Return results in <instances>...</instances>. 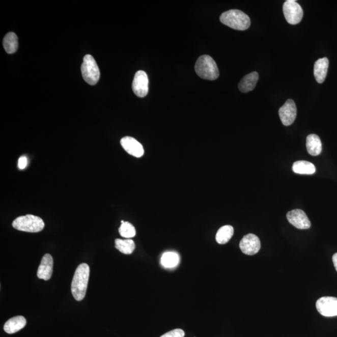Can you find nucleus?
Returning <instances> with one entry per match:
<instances>
[{
    "instance_id": "obj_1",
    "label": "nucleus",
    "mask_w": 337,
    "mask_h": 337,
    "mask_svg": "<svg viewBox=\"0 0 337 337\" xmlns=\"http://www.w3.org/2000/svg\"><path fill=\"white\" fill-rule=\"evenodd\" d=\"M90 273V267L82 263L77 267L71 283V293L77 301L84 299L88 288Z\"/></svg>"
},
{
    "instance_id": "obj_2",
    "label": "nucleus",
    "mask_w": 337,
    "mask_h": 337,
    "mask_svg": "<svg viewBox=\"0 0 337 337\" xmlns=\"http://www.w3.org/2000/svg\"><path fill=\"white\" fill-rule=\"evenodd\" d=\"M220 20L225 25L240 31L246 30L250 26V18L239 10H231L223 13Z\"/></svg>"
},
{
    "instance_id": "obj_3",
    "label": "nucleus",
    "mask_w": 337,
    "mask_h": 337,
    "mask_svg": "<svg viewBox=\"0 0 337 337\" xmlns=\"http://www.w3.org/2000/svg\"><path fill=\"white\" fill-rule=\"evenodd\" d=\"M195 71L198 75L204 79L213 81L219 76L216 63L209 55H203L199 58L195 63Z\"/></svg>"
},
{
    "instance_id": "obj_4",
    "label": "nucleus",
    "mask_w": 337,
    "mask_h": 337,
    "mask_svg": "<svg viewBox=\"0 0 337 337\" xmlns=\"http://www.w3.org/2000/svg\"><path fill=\"white\" fill-rule=\"evenodd\" d=\"M12 226L16 230L35 233L42 231L45 228V223L40 217L27 214L16 218Z\"/></svg>"
},
{
    "instance_id": "obj_5",
    "label": "nucleus",
    "mask_w": 337,
    "mask_h": 337,
    "mask_svg": "<svg viewBox=\"0 0 337 337\" xmlns=\"http://www.w3.org/2000/svg\"><path fill=\"white\" fill-rule=\"evenodd\" d=\"M82 78L87 83L95 85L100 78V71L97 63L90 54L86 55L81 65Z\"/></svg>"
},
{
    "instance_id": "obj_6",
    "label": "nucleus",
    "mask_w": 337,
    "mask_h": 337,
    "mask_svg": "<svg viewBox=\"0 0 337 337\" xmlns=\"http://www.w3.org/2000/svg\"><path fill=\"white\" fill-rule=\"evenodd\" d=\"M283 12L289 24H297L302 20L303 12L300 5L294 0H287L283 5Z\"/></svg>"
},
{
    "instance_id": "obj_7",
    "label": "nucleus",
    "mask_w": 337,
    "mask_h": 337,
    "mask_svg": "<svg viewBox=\"0 0 337 337\" xmlns=\"http://www.w3.org/2000/svg\"><path fill=\"white\" fill-rule=\"evenodd\" d=\"M316 308L322 316L327 317L337 316V298L323 297L316 302Z\"/></svg>"
},
{
    "instance_id": "obj_8",
    "label": "nucleus",
    "mask_w": 337,
    "mask_h": 337,
    "mask_svg": "<svg viewBox=\"0 0 337 337\" xmlns=\"http://www.w3.org/2000/svg\"><path fill=\"white\" fill-rule=\"evenodd\" d=\"M132 91L138 97L144 98L149 91V79L147 74L143 71H138L135 74L132 85Z\"/></svg>"
},
{
    "instance_id": "obj_9",
    "label": "nucleus",
    "mask_w": 337,
    "mask_h": 337,
    "mask_svg": "<svg viewBox=\"0 0 337 337\" xmlns=\"http://www.w3.org/2000/svg\"><path fill=\"white\" fill-rule=\"evenodd\" d=\"M239 247L244 254L248 256L255 255L261 248V241L256 235L248 234L240 240Z\"/></svg>"
},
{
    "instance_id": "obj_10",
    "label": "nucleus",
    "mask_w": 337,
    "mask_h": 337,
    "mask_svg": "<svg viewBox=\"0 0 337 337\" xmlns=\"http://www.w3.org/2000/svg\"><path fill=\"white\" fill-rule=\"evenodd\" d=\"M278 115L284 126L291 125L297 117V107L295 102L292 99H288L279 109Z\"/></svg>"
},
{
    "instance_id": "obj_11",
    "label": "nucleus",
    "mask_w": 337,
    "mask_h": 337,
    "mask_svg": "<svg viewBox=\"0 0 337 337\" xmlns=\"http://www.w3.org/2000/svg\"><path fill=\"white\" fill-rule=\"evenodd\" d=\"M287 219L289 223L298 229H308L311 227V221L302 210L294 209L289 212Z\"/></svg>"
},
{
    "instance_id": "obj_12",
    "label": "nucleus",
    "mask_w": 337,
    "mask_h": 337,
    "mask_svg": "<svg viewBox=\"0 0 337 337\" xmlns=\"http://www.w3.org/2000/svg\"><path fill=\"white\" fill-rule=\"evenodd\" d=\"M121 145L124 150L132 156L141 157L145 153V150H144L142 144L138 142L134 137H124L121 140Z\"/></svg>"
},
{
    "instance_id": "obj_13",
    "label": "nucleus",
    "mask_w": 337,
    "mask_h": 337,
    "mask_svg": "<svg viewBox=\"0 0 337 337\" xmlns=\"http://www.w3.org/2000/svg\"><path fill=\"white\" fill-rule=\"evenodd\" d=\"M53 268V259L50 254H46L41 259L38 267L37 276L40 279L49 280L51 278Z\"/></svg>"
},
{
    "instance_id": "obj_14",
    "label": "nucleus",
    "mask_w": 337,
    "mask_h": 337,
    "mask_svg": "<svg viewBox=\"0 0 337 337\" xmlns=\"http://www.w3.org/2000/svg\"><path fill=\"white\" fill-rule=\"evenodd\" d=\"M328 66H329V61L327 58L318 60L315 63L314 76L319 83L321 84L324 82L326 76H327Z\"/></svg>"
},
{
    "instance_id": "obj_15",
    "label": "nucleus",
    "mask_w": 337,
    "mask_h": 337,
    "mask_svg": "<svg viewBox=\"0 0 337 337\" xmlns=\"http://www.w3.org/2000/svg\"><path fill=\"white\" fill-rule=\"evenodd\" d=\"M26 320L23 316H16L12 318L5 323L4 330L8 334H13L17 332L25 327Z\"/></svg>"
},
{
    "instance_id": "obj_16",
    "label": "nucleus",
    "mask_w": 337,
    "mask_h": 337,
    "mask_svg": "<svg viewBox=\"0 0 337 337\" xmlns=\"http://www.w3.org/2000/svg\"><path fill=\"white\" fill-rule=\"evenodd\" d=\"M259 80V74L258 72H252L247 74L240 81L238 85L239 89L242 93H248L255 88L257 82Z\"/></svg>"
},
{
    "instance_id": "obj_17",
    "label": "nucleus",
    "mask_w": 337,
    "mask_h": 337,
    "mask_svg": "<svg viewBox=\"0 0 337 337\" xmlns=\"http://www.w3.org/2000/svg\"><path fill=\"white\" fill-rule=\"evenodd\" d=\"M306 147L311 155L314 156L319 155L322 150L321 140L316 134L308 135L306 137Z\"/></svg>"
},
{
    "instance_id": "obj_18",
    "label": "nucleus",
    "mask_w": 337,
    "mask_h": 337,
    "mask_svg": "<svg viewBox=\"0 0 337 337\" xmlns=\"http://www.w3.org/2000/svg\"><path fill=\"white\" fill-rule=\"evenodd\" d=\"M292 170L295 173L300 175H313L316 168L312 163L306 161L295 162L292 165Z\"/></svg>"
},
{
    "instance_id": "obj_19",
    "label": "nucleus",
    "mask_w": 337,
    "mask_h": 337,
    "mask_svg": "<svg viewBox=\"0 0 337 337\" xmlns=\"http://www.w3.org/2000/svg\"><path fill=\"white\" fill-rule=\"evenodd\" d=\"M234 230L233 226L227 225L222 226L218 230L215 239L218 244H225L233 236Z\"/></svg>"
},
{
    "instance_id": "obj_20",
    "label": "nucleus",
    "mask_w": 337,
    "mask_h": 337,
    "mask_svg": "<svg viewBox=\"0 0 337 337\" xmlns=\"http://www.w3.org/2000/svg\"><path fill=\"white\" fill-rule=\"evenodd\" d=\"M4 46L8 54H13L17 51L18 47V37L15 33L10 32L5 36Z\"/></svg>"
},
{
    "instance_id": "obj_21",
    "label": "nucleus",
    "mask_w": 337,
    "mask_h": 337,
    "mask_svg": "<svg viewBox=\"0 0 337 337\" xmlns=\"http://www.w3.org/2000/svg\"><path fill=\"white\" fill-rule=\"evenodd\" d=\"M115 247L121 253L129 255L134 252L136 245L132 239H117L115 240Z\"/></svg>"
},
{
    "instance_id": "obj_22",
    "label": "nucleus",
    "mask_w": 337,
    "mask_h": 337,
    "mask_svg": "<svg viewBox=\"0 0 337 337\" xmlns=\"http://www.w3.org/2000/svg\"><path fill=\"white\" fill-rule=\"evenodd\" d=\"M179 262V256L174 252H167L163 254L161 258V264L165 268H173L178 266Z\"/></svg>"
},
{
    "instance_id": "obj_23",
    "label": "nucleus",
    "mask_w": 337,
    "mask_h": 337,
    "mask_svg": "<svg viewBox=\"0 0 337 337\" xmlns=\"http://www.w3.org/2000/svg\"><path fill=\"white\" fill-rule=\"evenodd\" d=\"M119 233L121 237L127 239L132 238L136 236V229L134 226L131 223L125 222L124 220H121V225L119 228Z\"/></svg>"
},
{
    "instance_id": "obj_24",
    "label": "nucleus",
    "mask_w": 337,
    "mask_h": 337,
    "mask_svg": "<svg viewBox=\"0 0 337 337\" xmlns=\"http://www.w3.org/2000/svg\"><path fill=\"white\" fill-rule=\"evenodd\" d=\"M185 333L183 330L180 328L173 330L168 332L164 334L161 337H184Z\"/></svg>"
},
{
    "instance_id": "obj_25",
    "label": "nucleus",
    "mask_w": 337,
    "mask_h": 337,
    "mask_svg": "<svg viewBox=\"0 0 337 337\" xmlns=\"http://www.w3.org/2000/svg\"><path fill=\"white\" fill-rule=\"evenodd\" d=\"M27 164V158L26 156H23L20 157L18 160V167L20 170H24L26 167Z\"/></svg>"
},
{
    "instance_id": "obj_26",
    "label": "nucleus",
    "mask_w": 337,
    "mask_h": 337,
    "mask_svg": "<svg viewBox=\"0 0 337 337\" xmlns=\"http://www.w3.org/2000/svg\"><path fill=\"white\" fill-rule=\"evenodd\" d=\"M333 262L334 264V267H335V269L337 271V253H335L333 256Z\"/></svg>"
}]
</instances>
